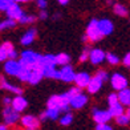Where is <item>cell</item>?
<instances>
[{
  "mask_svg": "<svg viewBox=\"0 0 130 130\" xmlns=\"http://www.w3.org/2000/svg\"><path fill=\"white\" fill-rule=\"evenodd\" d=\"M20 62L23 67H27V68H35L40 65L41 67V55L37 52H33V51H23L20 53Z\"/></svg>",
  "mask_w": 130,
  "mask_h": 130,
  "instance_id": "cell-1",
  "label": "cell"
},
{
  "mask_svg": "<svg viewBox=\"0 0 130 130\" xmlns=\"http://www.w3.org/2000/svg\"><path fill=\"white\" fill-rule=\"evenodd\" d=\"M48 108H57L61 111L67 113L70 108V100L67 97V94H55L46 101Z\"/></svg>",
  "mask_w": 130,
  "mask_h": 130,
  "instance_id": "cell-2",
  "label": "cell"
},
{
  "mask_svg": "<svg viewBox=\"0 0 130 130\" xmlns=\"http://www.w3.org/2000/svg\"><path fill=\"white\" fill-rule=\"evenodd\" d=\"M86 37L89 41H92V43H97V41H100L102 37H104V33L101 31V28H100V24H98V20L93 19L89 21V24H88L86 27Z\"/></svg>",
  "mask_w": 130,
  "mask_h": 130,
  "instance_id": "cell-3",
  "label": "cell"
},
{
  "mask_svg": "<svg viewBox=\"0 0 130 130\" xmlns=\"http://www.w3.org/2000/svg\"><path fill=\"white\" fill-rule=\"evenodd\" d=\"M20 118H21L20 117V113L12 108V105L4 106V109H3V120H4V123H7L8 126H12V125H16V123L20 121Z\"/></svg>",
  "mask_w": 130,
  "mask_h": 130,
  "instance_id": "cell-4",
  "label": "cell"
},
{
  "mask_svg": "<svg viewBox=\"0 0 130 130\" xmlns=\"http://www.w3.org/2000/svg\"><path fill=\"white\" fill-rule=\"evenodd\" d=\"M21 68H23V65H21L20 60L17 61L16 58H8L7 61H4V72L8 76L17 77V74L20 73Z\"/></svg>",
  "mask_w": 130,
  "mask_h": 130,
  "instance_id": "cell-5",
  "label": "cell"
},
{
  "mask_svg": "<svg viewBox=\"0 0 130 130\" xmlns=\"http://www.w3.org/2000/svg\"><path fill=\"white\" fill-rule=\"evenodd\" d=\"M20 123L23 127L28 130H37L40 127V120L32 114H25L20 118Z\"/></svg>",
  "mask_w": 130,
  "mask_h": 130,
  "instance_id": "cell-6",
  "label": "cell"
},
{
  "mask_svg": "<svg viewBox=\"0 0 130 130\" xmlns=\"http://www.w3.org/2000/svg\"><path fill=\"white\" fill-rule=\"evenodd\" d=\"M110 84L113 86L114 90H122L127 88V78L121 73H113V76L110 77Z\"/></svg>",
  "mask_w": 130,
  "mask_h": 130,
  "instance_id": "cell-7",
  "label": "cell"
},
{
  "mask_svg": "<svg viewBox=\"0 0 130 130\" xmlns=\"http://www.w3.org/2000/svg\"><path fill=\"white\" fill-rule=\"evenodd\" d=\"M5 13H7V17H9V19H13V20H16L17 23H19V20L21 19V16L24 15L25 12L23 11V8L20 7V5L15 2V3H12V4L8 5V8L5 9Z\"/></svg>",
  "mask_w": 130,
  "mask_h": 130,
  "instance_id": "cell-8",
  "label": "cell"
},
{
  "mask_svg": "<svg viewBox=\"0 0 130 130\" xmlns=\"http://www.w3.org/2000/svg\"><path fill=\"white\" fill-rule=\"evenodd\" d=\"M74 77H76L74 69L69 64L62 65L60 69V80L64 82H74Z\"/></svg>",
  "mask_w": 130,
  "mask_h": 130,
  "instance_id": "cell-9",
  "label": "cell"
},
{
  "mask_svg": "<svg viewBox=\"0 0 130 130\" xmlns=\"http://www.w3.org/2000/svg\"><path fill=\"white\" fill-rule=\"evenodd\" d=\"M104 82H105V81H104V80L96 73V74H94L93 77L90 78L89 84H88V86H86V90L89 92L90 94H96L97 92L101 90V88H102V84H104Z\"/></svg>",
  "mask_w": 130,
  "mask_h": 130,
  "instance_id": "cell-10",
  "label": "cell"
},
{
  "mask_svg": "<svg viewBox=\"0 0 130 130\" xmlns=\"http://www.w3.org/2000/svg\"><path fill=\"white\" fill-rule=\"evenodd\" d=\"M104 60H106V53L102 49L94 48L89 52V61L92 65H100Z\"/></svg>",
  "mask_w": 130,
  "mask_h": 130,
  "instance_id": "cell-11",
  "label": "cell"
},
{
  "mask_svg": "<svg viewBox=\"0 0 130 130\" xmlns=\"http://www.w3.org/2000/svg\"><path fill=\"white\" fill-rule=\"evenodd\" d=\"M92 116L96 123H105V122H109L110 118H113L109 110H100V109H93Z\"/></svg>",
  "mask_w": 130,
  "mask_h": 130,
  "instance_id": "cell-12",
  "label": "cell"
},
{
  "mask_svg": "<svg viewBox=\"0 0 130 130\" xmlns=\"http://www.w3.org/2000/svg\"><path fill=\"white\" fill-rule=\"evenodd\" d=\"M88 104V96L84 93H78L77 96L70 98V108L73 109H82Z\"/></svg>",
  "mask_w": 130,
  "mask_h": 130,
  "instance_id": "cell-13",
  "label": "cell"
},
{
  "mask_svg": "<svg viewBox=\"0 0 130 130\" xmlns=\"http://www.w3.org/2000/svg\"><path fill=\"white\" fill-rule=\"evenodd\" d=\"M60 113H61V110L57 109V108H46V110L41 113L40 120L41 121H46V120L56 121V120L60 118Z\"/></svg>",
  "mask_w": 130,
  "mask_h": 130,
  "instance_id": "cell-14",
  "label": "cell"
},
{
  "mask_svg": "<svg viewBox=\"0 0 130 130\" xmlns=\"http://www.w3.org/2000/svg\"><path fill=\"white\" fill-rule=\"evenodd\" d=\"M0 89H5V90H8V92L13 93V94H23V89H21V88L8 82L4 76H0Z\"/></svg>",
  "mask_w": 130,
  "mask_h": 130,
  "instance_id": "cell-15",
  "label": "cell"
},
{
  "mask_svg": "<svg viewBox=\"0 0 130 130\" xmlns=\"http://www.w3.org/2000/svg\"><path fill=\"white\" fill-rule=\"evenodd\" d=\"M15 49V46L12 43H9V41H5L0 45V62L3 61H7L9 58V53Z\"/></svg>",
  "mask_w": 130,
  "mask_h": 130,
  "instance_id": "cell-16",
  "label": "cell"
},
{
  "mask_svg": "<svg viewBox=\"0 0 130 130\" xmlns=\"http://www.w3.org/2000/svg\"><path fill=\"white\" fill-rule=\"evenodd\" d=\"M90 78H92V77H90V74L88 73V72H78V73H76L74 84L82 89V88H86V86H88Z\"/></svg>",
  "mask_w": 130,
  "mask_h": 130,
  "instance_id": "cell-17",
  "label": "cell"
},
{
  "mask_svg": "<svg viewBox=\"0 0 130 130\" xmlns=\"http://www.w3.org/2000/svg\"><path fill=\"white\" fill-rule=\"evenodd\" d=\"M28 106V102L27 100L21 96V94H16V97L12 98V108L15 110H17L19 113H21V111H24L27 109Z\"/></svg>",
  "mask_w": 130,
  "mask_h": 130,
  "instance_id": "cell-18",
  "label": "cell"
},
{
  "mask_svg": "<svg viewBox=\"0 0 130 130\" xmlns=\"http://www.w3.org/2000/svg\"><path fill=\"white\" fill-rule=\"evenodd\" d=\"M44 77V73H43V67H40V65H37V67L32 68V73H31V77H29V84L31 85H37L39 82L43 80Z\"/></svg>",
  "mask_w": 130,
  "mask_h": 130,
  "instance_id": "cell-19",
  "label": "cell"
},
{
  "mask_svg": "<svg viewBox=\"0 0 130 130\" xmlns=\"http://www.w3.org/2000/svg\"><path fill=\"white\" fill-rule=\"evenodd\" d=\"M36 36H37V31H36V29H35V28L28 29V31H27L24 35H23L21 39H20L21 45H24V46L31 45L33 41H35V39H36Z\"/></svg>",
  "mask_w": 130,
  "mask_h": 130,
  "instance_id": "cell-20",
  "label": "cell"
},
{
  "mask_svg": "<svg viewBox=\"0 0 130 130\" xmlns=\"http://www.w3.org/2000/svg\"><path fill=\"white\" fill-rule=\"evenodd\" d=\"M43 73H44V77H46V78L60 80V70H57L56 67H52V65H44L43 67Z\"/></svg>",
  "mask_w": 130,
  "mask_h": 130,
  "instance_id": "cell-21",
  "label": "cell"
},
{
  "mask_svg": "<svg viewBox=\"0 0 130 130\" xmlns=\"http://www.w3.org/2000/svg\"><path fill=\"white\" fill-rule=\"evenodd\" d=\"M98 24H100V28H101L104 36H108V35H110L114 31V25H113V23H111V20H109V19L98 20Z\"/></svg>",
  "mask_w": 130,
  "mask_h": 130,
  "instance_id": "cell-22",
  "label": "cell"
},
{
  "mask_svg": "<svg viewBox=\"0 0 130 130\" xmlns=\"http://www.w3.org/2000/svg\"><path fill=\"white\" fill-rule=\"evenodd\" d=\"M118 97H120V102L123 106H130V89L125 88L118 92Z\"/></svg>",
  "mask_w": 130,
  "mask_h": 130,
  "instance_id": "cell-23",
  "label": "cell"
},
{
  "mask_svg": "<svg viewBox=\"0 0 130 130\" xmlns=\"http://www.w3.org/2000/svg\"><path fill=\"white\" fill-rule=\"evenodd\" d=\"M109 111H110L111 117H114V118L125 113V110H123V105H122L121 102H117L116 105L109 106Z\"/></svg>",
  "mask_w": 130,
  "mask_h": 130,
  "instance_id": "cell-24",
  "label": "cell"
},
{
  "mask_svg": "<svg viewBox=\"0 0 130 130\" xmlns=\"http://www.w3.org/2000/svg\"><path fill=\"white\" fill-rule=\"evenodd\" d=\"M44 65H52V67H57L56 56L55 55H44L41 56V67Z\"/></svg>",
  "mask_w": 130,
  "mask_h": 130,
  "instance_id": "cell-25",
  "label": "cell"
},
{
  "mask_svg": "<svg viewBox=\"0 0 130 130\" xmlns=\"http://www.w3.org/2000/svg\"><path fill=\"white\" fill-rule=\"evenodd\" d=\"M31 73H32V69L31 68H27V67H23L20 73L17 74V78H19L21 82H28L29 77H31Z\"/></svg>",
  "mask_w": 130,
  "mask_h": 130,
  "instance_id": "cell-26",
  "label": "cell"
},
{
  "mask_svg": "<svg viewBox=\"0 0 130 130\" xmlns=\"http://www.w3.org/2000/svg\"><path fill=\"white\" fill-rule=\"evenodd\" d=\"M16 20L13 19H9V17H7L5 20H2L0 21V31H7V29H12L16 27Z\"/></svg>",
  "mask_w": 130,
  "mask_h": 130,
  "instance_id": "cell-27",
  "label": "cell"
},
{
  "mask_svg": "<svg viewBox=\"0 0 130 130\" xmlns=\"http://www.w3.org/2000/svg\"><path fill=\"white\" fill-rule=\"evenodd\" d=\"M114 13L117 15V16H121V17H125V16H127V13H129V11H127V8L125 7L123 4H121V3H117V4H114Z\"/></svg>",
  "mask_w": 130,
  "mask_h": 130,
  "instance_id": "cell-28",
  "label": "cell"
},
{
  "mask_svg": "<svg viewBox=\"0 0 130 130\" xmlns=\"http://www.w3.org/2000/svg\"><path fill=\"white\" fill-rule=\"evenodd\" d=\"M56 61H57V65L62 67V65H67L70 62V56L68 53H58V55H56Z\"/></svg>",
  "mask_w": 130,
  "mask_h": 130,
  "instance_id": "cell-29",
  "label": "cell"
},
{
  "mask_svg": "<svg viewBox=\"0 0 130 130\" xmlns=\"http://www.w3.org/2000/svg\"><path fill=\"white\" fill-rule=\"evenodd\" d=\"M58 122H60L61 126H69L70 123L73 122V116L69 113V111H67V113H64L62 117L58 118Z\"/></svg>",
  "mask_w": 130,
  "mask_h": 130,
  "instance_id": "cell-30",
  "label": "cell"
},
{
  "mask_svg": "<svg viewBox=\"0 0 130 130\" xmlns=\"http://www.w3.org/2000/svg\"><path fill=\"white\" fill-rule=\"evenodd\" d=\"M116 123H117V125H120V126H127L130 123V117L126 113H123L121 116L116 117Z\"/></svg>",
  "mask_w": 130,
  "mask_h": 130,
  "instance_id": "cell-31",
  "label": "cell"
},
{
  "mask_svg": "<svg viewBox=\"0 0 130 130\" xmlns=\"http://www.w3.org/2000/svg\"><path fill=\"white\" fill-rule=\"evenodd\" d=\"M35 20H36V16H35V15L24 13L21 16V19L19 20V23H20V24H32Z\"/></svg>",
  "mask_w": 130,
  "mask_h": 130,
  "instance_id": "cell-32",
  "label": "cell"
},
{
  "mask_svg": "<svg viewBox=\"0 0 130 130\" xmlns=\"http://www.w3.org/2000/svg\"><path fill=\"white\" fill-rule=\"evenodd\" d=\"M106 61L110 65H117L120 62V57L117 55H114V53H106Z\"/></svg>",
  "mask_w": 130,
  "mask_h": 130,
  "instance_id": "cell-33",
  "label": "cell"
},
{
  "mask_svg": "<svg viewBox=\"0 0 130 130\" xmlns=\"http://www.w3.org/2000/svg\"><path fill=\"white\" fill-rule=\"evenodd\" d=\"M78 93H81V88H80V86H74V88H70V89H69L67 93H65V94H67V97L70 100L72 97L77 96Z\"/></svg>",
  "mask_w": 130,
  "mask_h": 130,
  "instance_id": "cell-34",
  "label": "cell"
},
{
  "mask_svg": "<svg viewBox=\"0 0 130 130\" xmlns=\"http://www.w3.org/2000/svg\"><path fill=\"white\" fill-rule=\"evenodd\" d=\"M117 102H120V97H118L117 93H111L108 96V105L111 106V105H116Z\"/></svg>",
  "mask_w": 130,
  "mask_h": 130,
  "instance_id": "cell-35",
  "label": "cell"
},
{
  "mask_svg": "<svg viewBox=\"0 0 130 130\" xmlns=\"http://www.w3.org/2000/svg\"><path fill=\"white\" fill-rule=\"evenodd\" d=\"M89 49H84L82 51V53L80 55V57H78V60H80V62H85L86 60H89Z\"/></svg>",
  "mask_w": 130,
  "mask_h": 130,
  "instance_id": "cell-36",
  "label": "cell"
},
{
  "mask_svg": "<svg viewBox=\"0 0 130 130\" xmlns=\"http://www.w3.org/2000/svg\"><path fill=\"white\" fill-rule=\"evenodd\" d=\"M113 127H111L108 122L105 123H96V130H111Z\"/></svg>",
  "mask_w": 130,
  "mask_h": 130,
  "instance_id": "cell-37",
  "label": "cell"
},
{
  "mask_svg": "<svg viewBox=\"0 0 130 130\" xmlns=\"http://www.w3.org/2000/svg\"><path fill=\"white\" fill-rule=\"evenodd\" d=\"M36 4L39 9H45L46 5H48V2L46 0H36Z\"/></svg>",
  "mask_w": 130,
  "mask_h": 130,
  "instance_id": "cell-38",
  "label": "cell"
},
{
  "mask_svg": "<svg viewBox=\"0 0 130 130\" xmlns=\"http://www.w3.org/2000/svg\"><path fill=\"white\" fill-rule=\"evenodd\" d=\"M97 74L100 76V77H101L104 81H108V78H109V74H108V72H106V70H97Z\"/></svg>",
  "mask_w": 130,
  "mask_h": 130,
  "instance_id": "cell-39",
  "label": "cell"
},
{
  "mask_svg": "<svg viewBox=\"0 0 130 130\" xmlns=\"http://www.w3.org/2000/svg\"><path fill=\"white\" fill-rule=\"evenodd\" d=\"M122 62H123V65H125V67L130 68V52H129V53H126V56L123 57Z\"/></svg>",
  "mask_w": 130,
  "mask_h": 130,
  "instance_id": "cell-40",
  "label": "cell"
},
{
  "mask_svg": "<svg viewBox=\"0 0 130 130\" xmlns=\"http://www.w3.org/2000/svg\"><path fill=\"white\" fill-rule=\"evenodd\" d=\"M46 17H48V12H46L45 9H41L40 13H39V19H40V20H45Z\"/></svg>",
  "mask_w": 130,
  "mask_h": 130,
  "instance_id": "cell-41",
  "label": "cell"
},
{
  "mask_svg": "<svg viewBox=\"0 0 130 130\" xmlns=\"http://www.w3.org/2000/svg\"><path fill=\"white\" fill-rule=\"evenodd\" d=\"M8 3H7V0H0V11H5L8 8Z\"/></svg>",
  "mask_w": 130,
  "mask_h": 130,
  "instance_id": "cell-42",
  "label": "cell"
},
{
  "mask_svg": "<svg viewBox=\"0 0 130 130\" xmlns=\"http://www.w3.org/2000/svg\"><path fill=\"white\" fill-rule=\"evenodd\" d=\"M3 105H4V106L12 105V98H9V97H4V98H3Z\"/></svg>",
  "mask_w": 130,
  "mask_h": 130,
  "instance_id": "cell-43",
  "label": "cell"
},
{
  "mask_svg": "<svg viewBox=\"0 0 130 130\" xmlns=\"http://www.w3.org/2000/svg\"><path fill=\"white\" fill-rule=\"evenodd\" d=\"M17 57V51L16 49H13L12 52L9 53V58H16Z\"/></svg>",
  "mask_w": 130,
  "mask_h": 130,
  "instance_id": "cell-44",
  "label": "cell"
},
{
  "mask_svg": "<svg viewBox=\"0 0 130 130\" xmlns=\"http://www.w3.org/2000/svg\"><path fill=\"white\" fill-rule=\"evenodd\" d=\"M58 4H61V5H67L69 3V0H57Z\"/></svg>",
  "mask_w": 130,
  "mask_h": 130,
  "instance_id": "cell-45",
  "label": "cell"
},
{
  "mask_svg": "<svg viewBox=\"0 0 130 130\" xmlns=\"http://www.w3.org/2000/svg\"><path fill=\"white\" fill-rule=\"evenodd\" d=\"M7 126H8L7 123H4V125H0V130H7V129H8Z\"/></svg>",
  "mask_w": 130,
  "mask_h": 130,
  "instance_id": "cell-46",
  "label": "cell"
},
{
  "mask_svg": "<svg viewBox=\"0 0 130 130\" xmlns=\"http://www.w3.org/2000/svg\"><path fill=\"white\" fill-rule=\"evenodd\" d=\"M16 3H27V2H29V0H15Z\"/></svg>",
  "mask_w": 130,
  "mask_h": 130,
  "instance_id": "cell-47",
  "label": "cell"
},
{
  "mask_svg": "<svg viewBox=\"0 0 130 130\" xmlns=\"http://www.w3.org/2000/svg\"><path fill=\"white\" fill-rule=\"evenodd\" d=\"M53 19H60V15L56 13V15H53Z\"/></svg>",
  "mask_w": 130,
  "mask_h": 130,
  "instance_id": "cell-48",
  "label": "cell"
},
{
  "mask_svg": "<svg viewBox=\"0 0 130 130\" xmlns=\"http://www.w3.org/2000/svg\"><path fill=\"white\" fill-rule=\"evenodd\" d=\"M126 114L130 117V106H127V110H126Z\"/></svg>",
  "mask_w": 130,
  "mask_h": 130,
  "instance_id": "cell-49",
  "label": "cell"
},
{
  "mask_svg": "<svg viewBox=\"0 0 130 130\" xmlns=\"http://www.w3.org/2000/svg\"><path fill=\"white\" fill-rule=\"evenodd\" d=\"M7 3L8 4H12V3H15V0H7Z\"/></svg>",
  "mask_w": 130,
  "mask_h": 130,
  "instance_id": "cell-50",
  "label": "cell"
},
{
  "mask_svg": "<svg viewBox=\"0 0 130 130\" xmlns=\"http://www.w3.org/2000/svg\"><path fill=\"white\" fill-rule=\"evenodd\" d=\"M105 2L108 3V4H111V0H105Z\"/></svg>",
  "mask_w": 130,
  "mask_h": 130,
  "instance_id": "cell-51",
  "label": "cell"
}]
</instances>
